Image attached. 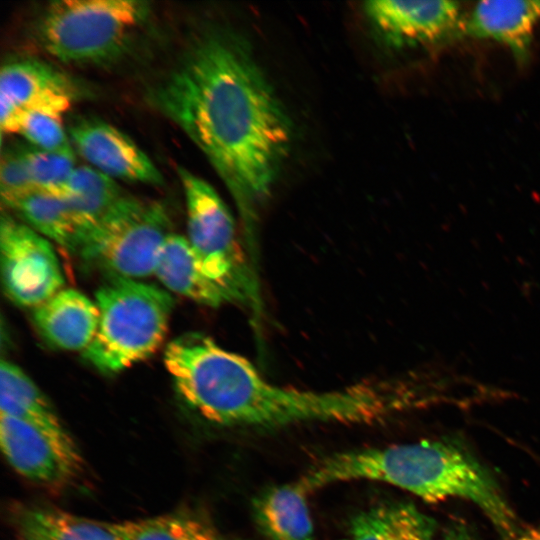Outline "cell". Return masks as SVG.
I'll list each match as a JSON object with an SVG mask.
<instances>
[{
  "label": "cell",
  "mask_w": 540,
  "mask_h": 540,
  "mask_svg": "<svg viewBox=\"0 0 540 540\" xmlns=\"http://www.w3.org/2000/svg\"><path fill=\"white\" fill-rule=\"evenodd\" d=\"M364 11L386 44L394 48L447 43L464 32L454 1H368Z\"/></svg>",
  "instance_id": "10"
},
{
  "label": "cell",
  "mask_w": 540,
  "mask_h": 540,
  "mask_svg": "<svg viewBox=\"0 0 540 540\" xmlns=\"http://www.w3.org/2000/svg\"><path fill=\"white\" fill-rule=\"evenodd\" d=\"M125 540H214L211 531L193 518L167 514L121 523Z\"/></svg>",
  "instance_id": "21"
},
{
  "label": "cell",
  "mask_w": 540,
  "mask_h": 540,
  "mask_svg": "<svg viewBox=\"0 0 540 540\" xmlns=\"http://www.w3.org/2000/svg\"><path fill=\"white\" fill-rule=\"evenodd\" d=\"M308 491L300 481L269 490L257 504L258 518L273 540H312Z\"/></svg>",
  "instance_id": "18"
},
{
  "label": "cell",
  "mask_w": 540,
  "mask_h": 540,
  "mask_svg": "<svg viewBox=\"0 0 540 540\" xmlns=\"http://www.w3.org/2000/svg\"><path fill=\"white\" fill-rule=\"evenodd\" d=\"M35 189L22 151L4 152L0 165V192L4 204Z\"/></svg>",
  "instance_id": "24"
},
{
  "label": "cell",
  "mask_w": 540,
  "mask_h": 540,
  "mask_svg": "<svg viewBox=\"0 0 540 540\" xmlns=\"http://www.w3.org/2000/svg\"><path fill=\"white\" fill-rule=\"evenodd\" d=\"M62 115L51 109L29 110L23 114L17 133L40 150L72 148L62 124Z\"/></svg>",
  "instance_id": "23"
},
{
  "label": "cell",
  "mask_w": 540,
  "mask_h": 540,
  "mask_svg": "<svg viewBox=\"0 0 540 540\" xmlns=\"http://www.w3.org/2000/svg\"><path fill=\"white\" fill-rule=\"evenodd\" d=\"M1 279L17 305H41L62 290L64 277L47 238L8 214L0 223Z\"/></svg>",
  "instance_id": "8"
},
{
  "label": "cell",
  "mask_w": 540,
  "mask_h": 540,
  "mask_svg": "<svg viewBox=\"0 0 540 540\" xmlns=\"http://www.w3.org/2000/svg\"><path fill=\"white\" fill-rule=\"evenodd\" d=\"M0 445L11 467L24 478L46 487L72 480L82 458L72 439L58 438L26 421L0 414Z\"/></svg>",
  "instance_id": "9"
},
{
  "label": "cell",
  "mask_w": 540,
  "mask_h": 540,
  "mask_svg": "<svg viewBox=\"0 0 540 540\" xmlns=\"http://www.w3.org/2000/svg\"><path fill=\"white\" fill-rule=\"evenodd\" d=\"M5 205L45 238L70 251L78 249L82 233L63 198L35 188Z\"/></svg>",
  "instance_id": "19"
},
{
  "label": "cell",
  "mask_w": 540,
  "mask_h": 540,
  "mask_svg": "<svg viewBox=\"0 0 540 540\" xmlns=\"http://www.w3.org/2000/svg\"><path fill=\"white\" fill-rule=\"evenodd\" d=\"M73 90L55 68L35 60L7 63L0 71V127L2 133H17L23 114L51 109L65 113Z\"/></svg>",
  "instance_id": "11"
},
{
  "label": "cell",
  "mask_w": 540,
  "mask_h": 540,
  "mask_svg": "<svg viewBox=\"0 0 540 540\" xmlns=\"http://www.w3.org/2000/svg\"><path fill=\"white\" fill-rule=\"evenodd\" d=\"M539 19L540 1H482L465 19L464 32L476 38L502 42L515 57L525 61Z\"/></svg>",
  "instance_id": "14"
},
{
  "label": "cell",
  "mask_w": 540,
  "mask_h": 540,
  "mask_svg": "<svg viewBox=\"0 0 540 540\" xmlns=\"http://www.w3.org/2000/svg\"><path fill=\"white\" fill-rule=\"evenodd\" d=\"M33 321L47 342L68 351L84 352L94 340L99 310L81 292L62 289L34 308Z\"/></svg>",
  "instance_id": "13"
},
{
  "label": "cell",
  "mask_w": 540,
  "mask_h": 540,
  "mask_svg": "<svg viewBox=\"0 0 540 540\" xmlns=\"http://www.w3.org/2000/svg\"><path fill=\"white\" fill-rule=\"evenodd\" d=\"M150 97L228 188L256 266L259 209L289 155L294 129L249 43L227 29L201 33Z\"/></svg>",
  "instance_id": "1"
},
{
  "label": "cell",
  "mask_w": 540,
  "mask_h": 540,
  "mask_svg": "<svg viewBox=\"0 0 540 540\" xmlns=\"http://www.w3.org/2000/svg\"><path fill=\"white\" fill-rule=\"evenodd\" d=\"M426 540H477L471 530L461 523H453Z\"/></svg>",
  "instance_id": "26"
},
{
  "label": "cell",
  "mask_w": 540,
  "mask_h": 540,
  "mask_svg": "<svg viewBox=\"0 0 540 540\" xmlns=\"http://www.w3.org/2000/svg\"><path fill=\"white\" fill-rule=\"evenodd\" d=\"M69 134L79 154L112 179L162 184V175L151 159L113 125L97 119H81L70 126Z\"/></svg>",
  "instance_id": "12"
},
{
  "label": "cell",
  "mask_w": 540,
  "mask_h": 540,
  "mask_svg": "<svg viewBox=\"0 0 540 540\" xmlns=\"http://www.w3.org/2000/svg\"><path fill=\"white\" fill-rule=\"evenodd\" d=\"M351 532L353 540H395L380 508L356 516L352 521Z\"/></svg>",
  "instance_id": "25"
},
{
  "label": "cell",
  "mask_w": 540,
  "mask_h": 540,
  "mask_svg": "<svg viewBox=\"0 0 540 540\" xmlns=\"http://www.w3.org/2000/svg\"><path fill=\"white\" fill-rule=\"evenodd\" d=\"M154 275L168 290L203 305L218 307L237 301L233 293L202 270L188 239L181 235L167 238Z\"/></svg>",
  "instance_id": "15"
},
{
  "label": "cell",
  "mask_w": 540,
  "mask_h": 540,
  "mask_svg": "<svg viewBox=\"0 0 540 540\" xmlns=\"http://www.w3.org/2000/svg\"><path fill=\"white\" fill-rule=\"evenodd\" d=\"M99 324L83 357L114 374L149 358L163 343L174 300L164 289L112 276L96 292Z\"/></svg>",
  "instance_id": "4"
},
{
  "label": "cell",
  "mask_w": 540,
  "mask_h": 540,
  "mask_svg": "<svg viewBox=\"0 0 540 540\" xmlns=\"http://www.w3.org/2000/svg\"><path fill=\"white\" fill-rule=\"evenodd\" d=\"M186 201L189 244L202 268L252 311L256 322L262 301L256 270L246 260L234 220L214 188L184 167H178Z\"/></svg>",
  "instance_id": "6"
},
{
  "label": "cell",
  "mask_w": 540,
  "mask_h": 540,
  "mask_svg": "<svg viewBox=\"0 0 540 540\" xmlns=\"http://www.w3.org/2000/svg\"><path fill=\"white\" fill-rule=\"evenodd\" d=\"M22 155L34 187L56 196L76 168L72 148L60 151L33 148L22 150Z\"/></svg>",
  "instance_id": "22"
},
{
  "label": "cell",
  "mask_w": 540,
  "mask_h": 540,
  "mask_svg": "<svg viewBox=\"0 0 540 540\" xmlns=\"http://www.w3.org/2000/svg\"><path fill=\"white\" fill-rule=\"evenodd\" d=\"M149 13L140 0H57L43 11L37 35L59 61L102 64L128 48Z\"/></svg>",
  "instance_id": "5"
},
{
  "label": "cell",
  "mask_w": 540,
  "mask_h": 540,
  "mask_svg": "<svg viewBox=\"0 0 540 540\" xmlns=\"http://www.w3.org/2000/svg\"><path fill=\"white\" fill-rule=\"evenodd\" d=\"M0 414L33 424L61 439H72L48 399L14 363L1 360Z\"/></svg>",
  "instance_id": "16"
},
{
  "label": "cell",
  "mask_w": 540,
  "mask_h": 540,
  "mask_svg": "<svg viewBox=\"0 0 540 540\" xmlns=\"http://www.w3.org/2000/svg\"><path fill=\"white\" fill-rule=\"evenodd\" d=\"M58 196L72 211L82 233V242L124 195L114 179L93 167L81 166L74 169Z\"/></svg>",
  "instance_id": "20"
},
{
  "label": "cell",
  "mask_w": 540,
  "mask_h": 540,
  "mask_svg": "<svg viewBox=\"0 0 540 540\" xmlns=\"http://www.w3.org/2000/svg\"><path fill=\"white\" fill-rule=\"evenodd\" d=\"M514 540H540V525L522 528Z\"/></svg>",
  "instance_id": "27"
},
{
  "label": "cell",
  "mask_w": 540,
  "mask_h": 540,
  "mask_svg": "<svg viewBox=\"0 0 540 540\" xmlns=\"http://www.w3.org/2000/svg\"><path fill=\"white\" fill-rule=\"evenodd\" d=\"M27 540H125L121 523H109L55 508H30L18 517Z\"/></svg>",
  "instance_id": "17"
},
{
  "label": "cell",
  "mask_w": 540,
  "mask_h": 540,
  "mask_svg": "<svg viewBox=\"0 0 540 540\" xmlns=\"http://www.w3.org/2000/svg\"><path fill=\"white\" fill-rule=\"evenodd\" d=\"M163 359L183 400L221 425L370 424L413 407L412 393L403 378L333 391L277 386L266 381L249 360L200 333L169 342Z\"/></svg>",
  "instance_id": "2"
},
{
  "label": "cell",
  "mask_w": 540,
  "mask_h": 540,
  "mask_svg": "<svg viewBox=\"0 0 540 540\" xmlns=\"http://www.w3.org/2000/svg\"><path fill=\"white\" fill-rule=\"evenodd\" d=\"M352 480L383 482L428 502L466 500L481 510L501 540H514L522 529L489 469L470 451L449 439L337 453L299 479L308 492Z\"/></svg>",
  "instance_id": "3"
},
{
  "label": "cell",
  "mask_w": 540,
  "mask_h": 540,
  "mask_svg": "<svg viewBox=\"0 0 540 540\" xmlns=\"http://www.w3.org/2000/svg\"><path fill=\"white\" fill-rule=\"evenodd\" d=\"M170 226L161 203L124 195L85 235L75 253L111 277H147L155 272L172 234Z\"/></svg>",
  "instance_id": "7"
}]
</instances>
